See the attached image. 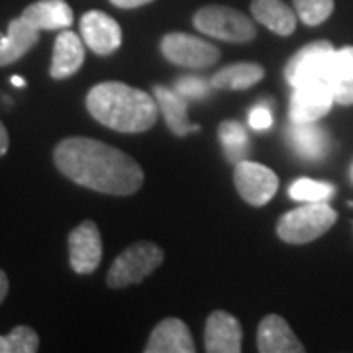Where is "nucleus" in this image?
<instances>
[{"instance_id": "obj_28", "label": "nucleus", "mask_w": 353, "mask_h": 353, "mask_svg": "<svg viewBox=\"0 0 353 353\" xmlns=\"http://www.w3.org/2000/svg\"><path fill=\"white\" fill-rule=\"evenodd\" d=\"M273 124V114L271 110L267 108V106H255L252 108V112H250V126L253 130H267V128H271Z\"/></svg>"}, {"instance_id": "obj_32", "label": "nucleus", "mask_w": 353, "mask_h": 353, "mask_svg": "<svg viewBox=\"0 0 353 353\" xmlns=\"http://www.w3.org/2000/svg\"><path fill=\"white\" fill-rule=\"evenodd\" d=\"M6 294H8V277H6V273L0 269V304L6 299Z\"/></svg>"}, {"instance_id": "obj_4", "label": "nucleus", "mask_w": 353, "mask_h": 353, "mask_svg": "<svg viewBox=\"0 0 353 353\" xmlns=\"http://www.w3.org/2000/svg\"><path fill=\"white\" fill-rule=\"evenodd\" d=\"M163 263V250L152 241H138L126 248L114 259L112 267L106 275L110 289H122L128 285H136L152 275Z\"/></svg>"}, {"instance_id": "obj_23", "label": "nucleus", "mask_w": 353, "mask_h": 353, "mask_svg": "<svg viewBox=\"0 0 353 353\" xmlns=\"http://www.w3.org/2000/svg\"><path fill=\"white\" fill-rule=\"evenodd\" d=\"M334 194H336L334 185L314 179H299L289 189V196L296 202H328Z\"/></svg>"}, {"instance_id": "obj_31", "label": "nucleus", "mask_w": 353, "mask_h": 353, "mask_svg": "<svg viewBox=\"0 0 353 353\" xmlns=\"http://www.w3.org/2000/svg\"><path fill=\"white\" fill-rule=\"evenodd\" d=\"M8 145H10V138H8V132H6L4 124L0 122V157H2L4 153L8 152Z\"/></svg>"}, {"instance_id": "obj_26", "label": "nucleus", "mask_w": 353, "mask_h": 353, "mask_svg": "<svg viewBox=\"0 0 353 353\" xmlns=\"http://www.w3.org/2000/svg\"><path fill=\"white\" fill-rule=\"evenodd\" d=\"M350 77H353V46L332 51L326 67V83L332 87Z\"/></svg>"}, {"instance_id": "obj_14", "label": "nucleus", "mask_w": 353, "mask_h": 353, "mask_svg": "<svg viewBox=\"0 0 353 353\" xmlns=\"http://www.w3.org/2000/svg\"><path fill=\"white\" fill-rule=\"evenodd\" d=\"M194 341L189 328L179 318H165L153 328L145 353H194Z\"/></svg>"}, {"instance_id": "obj_1", "label": "nucleus", "mask_w": 353, "mask_h": 353, "mask_svg": "<svg viewBox=\"0 0 353 353\" xmlns=\"http://www.w3.org/2000/svg\"><path fill=\"white\" fill-rule=\"evenodd\" d=\"M53 161L73 183L104 194L126 196L143 185L138 161L99 139H63L53 150Z\"/></svg>"}, {"instance_id": "obj_21", "label": "nucleus", "mask_w": 353, "mask_h": 353, "mask_svg": "<svg viewBox=\"0 0 353 353\" xmlns=\"http://www.w3.org/2000/svg\"><path fill=\"white\" fill-rule=\"evenodd\" d=\"M265 75V69L257 63H234L218 71L210 83L222 90H245L259 83Z\"/></svg>"}, {"instance_id": "obj_34", "label": "nucleus", "mask_w": 353, "mask_h": 353, "mask_svg": "<svg viewBox=\"0 0 353 353\" xmlns=\"http://www.w3.org/2000/svg\"><path fill=\"white\" fill-rule=\"evenodd\" d=\"M350 176H352V183H353V165H352V169H350Z\"/></svg>"}, {"instance_id": "obj_10", "label": "nucleus", "mask_w": 353, "mask_h": 353, "mask_svg": "<svg viewBox=\"0 0 353 353\" xmlns=\"http://www.w3.org/2000/svg\"><path fill=\"white\" fill-rule=\"evenodd\" d=\"M101 232L92 220H85L69 234V263L75 273L88 275L101 265Z\"/></svg>"}, {"instance_id": "obj_6", "label": "nucleus", "mask_w": 353, "mask_h": 353, "mask_svg": "<svg viewBox=\"0 0 353 353\" xmlns=\"http://www.w3.org/2000/svg\"><path fill=\"white\" fill-rule=\"evenodd\" d=\"M332 51H334V46L326 39L312 41L296 51L285 67V77L290 87L296 88L306 83H314V81L326 83V67H328Z\"/></svg>"}, {"instance_id": "obj_9", "label": "nucleus", "mask_w": 353, "mask_h": 353, "mask_svg": "<svg viewBox=\"0 0 353 353\" xmlns=\"http://www.w3.org/2000/svg\"><path fill=\"white\" fill-rule=\"evenodd\" d=\"M336 104L334 87L324 81L306 83L290 97V122H318Z\"/></svg>"}, {"instance_id": "obj_33", "label": "nucleus", "mask_w": 353, "mask_h": 353, "mask_svg": "<svg viewBox=\"0 0 353 353\" xmlns=\"http://www.w3.org/2000/svg\"><path fill=\"white\" fill-rule=\"evenodd\" d=\"M12 85L14 87H26V81L22 77H12Z\"/></svg>"}, {"instance_id": "obj_2", "label": "nucleus", "mask_w": 353, "mask_h": 353, "mask_svg": "<svg viewBox=\"0 0 353 353\" xmlns=\"http://www.w3.org/2000/svg\"><path fill=\"white\" fill-rule=\"evenodd\" d=\"M87 110L102 126L124 134L148 132L159 116L155 97L118 81L99 83L90 88Z\"/></svg>"}, {"instance_id": "obj_19", "label": "nucleus", "mask_w": 353, "mask_h": 353, "mask_svg": "<svg viewBox=\"0 0 353 353\" xmlns=\"http://www.w3.org/2000/svg\"><path fill=\"white\" fill-rule=\"evenodd\" d=\"M34 28L41 30H67L73 24V10L65 0H38L22 12Z\"/></svg>"}, {"instance_id": "obj_7", "label": "nucleus", "mask_w": 353, "mask_h": 353, "mask_svg": "<svg viewBox=\"0 0 353 353\" xmlns=\"http://www.w3.org/2000/svg\"><path fill=\"white\" fill-rule=\"evenodd\" d=\"M161 53L167 61L183 67H192V69H201V67H210L220 59V51L216 46L196 38L189 34H167L161 39Z\"/></svg>"}, {"instance_id": "obj_16", "label": "nucleus", "mask_w": 353, "mask_h": 353, "mask_svg": "<svg viewBox=\"0 0 353 353\" xmlns=\"http://www.w3.org/2000/svg\"><path fill=\"white\" fill-rule=\"evenodd\" d=\"M153 97L157 101V106L163 114L167 128L175 134V136H189L192 132H199L201 126L199 124H190L189 118H187V108H189V101L176 92L175 88L161 87V85H155L153 87Z\"/></svg>"}, {"instance_id": "obj_18", "label": "nucleus", "mask_w": 353, "mask_h": 353, "mask_svg": "<svg viewBox=\"0 0 353 353\" xmlns=\"http://www.w3.org/2000/svg\"><path fill=\"white\" fill-rule=\"evenodd\" d=\"M290 148L304 159H322L330 148V138L318 122H292L287 132Z\"/></svg>"}, {"instance_id": "obj_20", "label": "nucleus", "mask_w": 353, "mask_h": 353, "mask_svg": "<svg viewBox=\"0 0 353 353\" xmlns=\"http://www.w3.org/2000/svg\"><path fill=\"white\" fill-rule=\"evenodd\" d=\"M253 18L279 36H290L296 28V12L283 0H253Z\"/></svg>"}, {"instance_id": "obj_8", "label": "nucleus", "mask_w": 353, "mask_h": 353, "mask_svg": "<svg viewBox=\"0 0 353 353\" xmlns=\"http://www.w3.org/2000/svg\"><path fill=\"white\" fill-rule=\"evenodd\" d=\"M234 185L248 204L265 206L277 192L279 176L265 165L241 159L236 163Z\"/></svg>"}, {"instance_id": "obj_24", "label": "nucleus", "mask_w": 353, "mask_h": 353, "mask_svg": "<svg viewBox=\"0 0 353 353\" xmlns=\"http://www.w3.org/2000/svg\"><path fill=\"white\" fill-rule=\"evenodd\" d=\"M38 350V334L30 326H16L6 336H0V353H36Z\"/></svg>"}, {"instance_id": "obj_13", "label": "nucleus", "mask_w": 353, "mask_h": 353, "mask_svg": "<svg viewBox=\"0 0 353 353\" xmlns=\"http://www.w3.org/2000/svg\"><path fill=\"white\" fill-rule=\"evenodd\" d=\"M257 350L261 353H303L304 345L285 318L269 314L257 328Z\"/></svg>"}, {"instance_id": "obj_17", "label": "nucleus", "mask_w": 353, "mask_h": 353, "mask_svg": "<svg viewBox=\"0 0 353 353\" xmlns=\"http://www.w3.org/2000/svg\"><path fill=\"white\" fill-rule=\"evenodd\" d=\"M39 39V30L34 28L24 16L14 18L8 24L6 36H0V67L16 63L32 50Z\"/></svg>"}, {"instance_id": "obj_12", "label": "nucleus", "mask_w": 353, "mask_h": 353, "mask_svg": "<svg viewBox=\"0 0 353 353\" xmlns=\"http://www.w3.org/2000/svg\"><path fill=\"white\" fill-rule=\"evenodd\" d=\"M204 350L208 353H240L241 324L224 310H216L206 320Z\"/></svg>"}, {"instance_id": "obj_25", "label": "nucleus", "mask_w": 353, "mask_h": 353, "mask_svg": "<svg viewBox=\"0 0 353 353\" xmlns=\"http://www.w3.org/2000/svg\"><path fill=\"white\" fill-rule=\"evenodd\" d=\"M292 4L306 26H320L334 12V0H292Z\"/></svg>"}, {"instance_id": "obj_15", "label": "nucleus", "mask_w": 353, "mask_h": 353, "mask_svg": "<svg viewBox=\"0 0 353 353\" xmlns=\"http://www.w3.org/2000/svg\"><path fill=\"white\" fill-rule=\"evenodd\" d=\"M85 61V41L75 32L63 30L53 43V57H51V79H69L83 67Z\"/></svg>"}, {"instance_id": "obj_27", "label": "nucleus", "mask_w": 353, "mask_h": 353, "mask_svg": "<svg viewBox=\"0 0 353 353\" xmlns=\"http://www.w3.org/2000/svg\"><path fill=\"white\" fill-rule=\"evenodd\" d=\"M210 88H214L212 83L204 81L201 77H181L175 85L176 92H181L187 101H199L208 97Z\"/></svg>"}, {"instance_id": "obj_29", "label": "nucleus", "mask_w": 353, "mask_h": 353, "mask_svg": "<svg viewBox=\"0 0 353 353\" xmlns=\"http://www.w3.org/2000/svg\"><path fill=\"white\" fill-rule=\"evenodd\" d=\"M334 99L336 104L341 106H352L353 104V77L350 79H343L340 83L334 85Z\"/></svg>"}, {"instance_id": "obj_22", "label": "nucleus", "mask_w": 353, "mask_h": 353, "mask_svg": "<svg viewBox=\"0 0 353 353\" xmlns=\"http://www.w3.org/2000/svg\"><path fill=\"white\" fill-rule=\"evenodd\" d=\"M218 136H220V143L224 148V153L230 161L238 163L245 157L248 148H250V139H248V132L241 126L240 122L234 120H226L218 128Z\"/></svg>"}, {"instance_id": "obj_3", "label": "nucleus", "mask_w": 353, "mask_h": 353, "mask_svg": "<svg viewBox=\"0 0 353 353\" xmlns=\"http://www.w3.org/2000/svg\"><path fill=\"white\" fill-rule=\"evenodd\" d=\"M336 220L338 212L328 202H304L303 206L279 218L277 234L287 243L303 245L324 236Z\"/></svg>"}, {"instance_id": "obj_5", "label": "nucleus", "mask_w": 353, "mask_h": 353, "mask_svg": "<svg viewBox=\"0 0 353 353\" xmlns=\"http://www.w3.org/2000/svg\"><path fill=\"white\" fill-rule=\"evenodd\" d=\"M192 22L202 34L232 43H248L257 36L252 18L228 6H204L194 14Z\"/></svg>"}, {"instance_id": "obj_30", "label": "nucleus", "mask_w": 353, "mask_h": 353, "mask_svg": "<svg viewBox=\"0 0 353 353\" xmlns=\"http://www.w3.org/2000/svg\"><path fill=\"white\" fill-rule=\"evenodd\" d=\"M110 2L118 8H138V6H143V4H150L153 0H110Z\"/></svg>"}, {"instance_id": "obj_11", "label": "nucleus", "mask_w": 353, "mask_h": 353, "mask_svg": "<svg viewBox=\"0 0 353 353\" xmlns=\"http://www.w3.org/2000/svg\"><path fill=\"white\" fill-rule=\"evenodd\" d=\"M81 38L97 55H110L122 46V28L106 12L88 10L81 18Z\"/></svg>"}]
</instances>
